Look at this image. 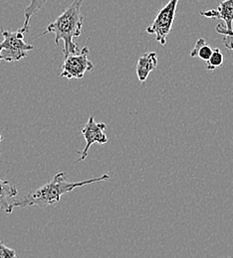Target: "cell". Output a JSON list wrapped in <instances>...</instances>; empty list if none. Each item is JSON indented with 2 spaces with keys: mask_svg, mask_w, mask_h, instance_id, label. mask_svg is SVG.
I'll use <instances>...</instances> for the list:
<instances>
[{
  "mask_svg": "<svg viewBox=\"0 0 233 258\" xmlns=\"http://www.w3.org/2000/svg\"><path fill=\"white\" fill-rule=\"evenodd\" d=\"M109 179V174H102L99 177L89 178L78 182H72L69 180L65 172H58L54 175L50 182L37 189L33 193L28 194L21 199L15 200L13 202V208H44L48 206H54L55 204L60 202L62 196L72 192L76 188H80L93 183L103 182Z\"/></svg>",
  "mask_w": 233,
  "mask_h": 258,
  "instance_id": "cell-1",
  "label": "cell"
},
{
  "mask_svg": "<svg viewBox=\"0 0 233 258\" xmlns=\"http://www.w3.org/2000/svg\"><path fill=\"white\" fill-rule=\"evenodd\" d=\"M83 0H73V2L67 7L65 11L58 16V18L50 23L45 32L42 35L53 33L55 35V43L59 45V42L63 40L64 49L63 53L66 57L70 54L78 53L75 38H78L82 34L84 18L81 14V7Z\"/></svg>",
  "mask_w": 233,
  "mask_h": 258,
  "instance_id": "cell-2",
  "label": "cell"
},
{
  "mask_svg": "<svg viewBox=\"0 0 233 258\" xmlns=\"http://www.w3.org/2000/svg\"><path fill=\"white\" fill-rule=\"evenodd\" d=\"M3 41L0 43L1 60L7 63L18 62L27 57L30 51H33V45L24 41V34L17 30L16 32L1 29Z\"/></svg>",
  "mask_w": 233,
  "mask_h": 258,
  "instance_id": "cell-3",
  "label": "cell"
},
{
  "mask_svg": "<svg viewBox=\"0 0 233 258\" xmlns=\"http://www.w3.org/2000/svg\"><path fill=\"white\" fill-rule=\"evenodd\" d=\"M200 14L206 18L220 19L225 24H218L216 31L223 35V44L233 51V0H223L216 9L201 11Z\"/></svg>",
  "mask_w": 233,
  "mask_h": 258,
  "instance_id": "cell-4",
  "label": "cell"
},
{
  "mask_svg": "<svg viewBox=\"0 0 233 258\" xmlns=\"http://www.w3.org/2000/svg\"><path fill=\"white\" fill-rule=\"evenodd\" d=\"M179 0H169L160 10L154 22L147 28V32L155 35L156 41L161 45H166L167 36L170 32L177 9Z\"/></svg>",
  "mask_w": 233,
  "mask_h": 258,
  "instance_id": "cell-5",
  "label": "cell"
},
{
  "mask_svg": "<svg viewBox=\"0 0 233 258\" xmlns=\"http://www.w3.org/2000/svg\"><path fill=\"white\" fill-rule=\"evenodd\" d=\"M89 49L83 47L78 53L70 54L65 57L62 64L60 77L67 80H81L87 72L94 70V64L89 59Z\"/></svg>",
  "mask_w": 233,
  "mask_h": 258,
  "instance_id": "cell-6",
  "label": "cell"
},
{
  "mask_svg": "<svg viewBox=\"0 0 233 258\" xmlns=\"http://www.w3.org/2000/svg\"><path fill=\"white\" fill-rule=\"evenodd\" d=\"M107 128V124L104 122H96L94 116H90L87 123L84 125V127L81 129V133L86 141L85 148L83 150H77V153L80 155L79 161H84L88 154L90 147L97 143V144H106L108 142V137L105 133V130Z\"/></svg>",
  "mask_w": 233,
  "mask_h": 258,
  "instance_id": "cell-7",
  "label": "cell"
},
{
  "mask_svg": "<svg viewBox=\"0 0 233 258\" xmlns=\"http://www.w3.org/2000/svg\"><path fill=\"white\" fill-rule=\"evenodd\" d=\"M158 63L156 52L144 53L139 56L136 64V77L142 84L146 83L150 74L158 67Z\"/></svg>",
  "mask_w": 233,
  "mask_h": 258,
  "instance_id": "cell-8",
  "label": "cell"
},
{
  "mask_svg": "<svg viewBox=\"0 0 233 258\" xmlns=\"http://www.w3.org/2000/svg\"><path fill=\"white\" fill-rule=\"evenodd\" d=\"M2 136L0 135V143ZM18 191L16 187L11 184L8 180H3L0 178V210L6 214H11L13 212V198L16 197Z\"/></svg>",
  "mask_w": 233,
  "mask_h": 258,
  "instance_id": "cell-9",
  "label": "cell"
},
{
  "mask_svg": "<svg viewBox=\"0 0 233 258\" xmlns=\"http://www.w3.org/2000/svg\"><path fill=\"white\" fill-rule=\"evenodd\" d=\"M48 0H30L29 5L24 9V21L23 26L19 28L18 30L22 34H26L29 32V22L35 14H37L39 11H41Z\"/></svg>",
  "mask_w": 233,
  "mask_h": 258,
  "instance_id": "cell-10",
  "label": "cell"
},
{
  "mask_svg": "<svg viewBox=\"0 0 233 258\" xmlns=\"http://www.w3.org/2000/svg\"><path fill=\"white\" fill-rule=\"evenodd\" d=\"M212 52H213L212 48L206 43L205 39L204 38H200V39L197 41L193 51L191 52V57L192 58L199 57L202 61L206 62L210 58Z\"/></svg>",
  "mask_w": 233,
  "mask_h": 258,
  "instance_id": "cell-11",
  "label": "cell"
},
{
  "mask_svg": "<svg viewBox=\"0 0 233 258\" xmlns=\"http://www.w3.org/2000/svg\"><path fill=\"white\" fill-rule=\"evenodd\" d=\"M223 61H224V57H223V54L222 52L216 48L213 50L210 58L206 61V64H205V68L207 71L209 72H212L214 71L215 69H217L218 67L222 66L223 64Z\"/></svg>",
  "mask_w": 233,
  "mask_h": 258,
  "instance_id": "cell-12",
  "label": "cell"
},
{
  "mask_svg": "<svg viewBox=\"0 0 233 258\" xmlns=\"http://www.w3.org/2000/svg\"><path fill=\"white\" fill-rule=\"evenodd\" d=\"M0 258H18L16 251L6 246L3 241L0 240Z\"/></svg>",
  "mask_w": 233,
  "mask_h": 258,
  "instance_id": "cell-13",
  "label": "cell"
},
{
  "mask_svg": "<svg viewBox=\"0 0 233 258\" xmlns=\"http://www.w3.org/2000/svg\"><path fill=\"white\" fill-rule=\"evenodd\" d=\"M0 61H1V57H0Z\"/></svg>",
  "mask_w": 233,
  "mask_h": 258,
  "instance_id": "cell-14",
  "label": "cell"
},
{
  "mask_svg": "<svg viewBox=\"0 0 233 258\" xmlns=\"http://www.w3.org/2000/svg\"><path fill=\"white\" fill-rule=\"evenodd\" d=\"M224 258H230V257H224Z\"/></svg>",
  "mask_w": 233,
  "mask_h": 258,
  "instance_id": "cell-15",
  "label": "cell"
},
{
  "mask_svg": "<svg viewBox=\"0 0 233 258\" xmlns=\"http://www.w3.org/2000/svg\"><path fill=\"white\" fill-rule=\"evenodd\" d=\"M232 38H233V33H232Z\"/></svg>",
  "mask_w": 233,
  "mask_h": 258,
  "instance_id": "cell-16",
  "label": "cell"
}]
</instances>
